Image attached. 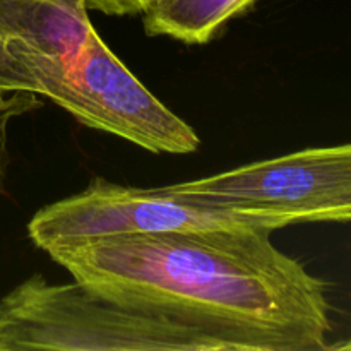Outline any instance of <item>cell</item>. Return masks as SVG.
Instances as JSON below:
<instances>
[{
	"label": "cell",
	"instance_id": "6da1fadb",
	"mask_svg": "<svg viewBox=\"0 0 351 351\" xmlns=\"http://www.w3.org/2000/svg\"><path fill=\"white\" fill-rule=\"evenodd\" d=\"M261 225L149 233L48 254L129 307L206 329L237 351L329 350L326 285Z\"/></svg>",
	"mask_w": 351,
	"mask_h": 351
},
{
	"label": "cell",
	"instance_id": "7a4b0ae2",
	"mask_svg": "<svg viewBox=\"0 0 351 351\" xmlns=\"http://www.w3.org/2000/svg\"><path fill=\"white\" fill-rule=\"evenodd\" d=\"M0 321L7 351H237L206 329L123 305L75 280L50 283L41 274L0 300Z\"/></svg>",
	"mask_w": 351,
	"mask_h": 351
},
{
	"label": "cell",
	"instance_id": "3957f363",
	"mask_svg": "<svg viewBox=\"0 0 351 351\" xmlns=\"http://www.w3.org/2000/svg\"><path fill=\"white\" fill-rule=\"evenodd\" d=\"M163 189L273 232L297 223L351 221V144L308 147Z\"/></svg>",
	"mask_w": 351,
	"mask_h": 351
},
{
	"label": "cell",
	"instance_id": "277c9868",
	"mask_svg": "<svg viewBox=\"0 0 351 351\" xmlns=\"http://www.w3.org/2000/svg\"><path fill=\"white\" fill-rule=\"evenodd\" d=\"M235 225L266 226L237 213L168 194L163 187H127L96 177L79 194L41 208L27 225V235L38 249L51 254L134 235Z\"/></svg>",
	"mask_w": 351,
	"mask_h": 351
},
{
	"label": "cell",
	"instance_id": "5b68a950",
	"mask_svg": "<svg viewBox=\"0 0 351 351\" xmlns=\"http://www.w3.org/2000/svg\"><path fill=\"white\" fill-rule=\"evenodd\" d=\"M51 101L86 127L151 153L189 154L201 146L195 130L125 67L96 29L86 38Z\"/></svg>",
	"mask_w": 351,
	"mask_h": 351
},
{
	"label": "cell",
	"instance_id": "8992f818",
	"mask_svg": "<svg viewBox=\"0 0 351 351\" xmlns=\"http://www.w3.org/2000/svg\"><path fill=\"white\" fill-rule=\"evenodd\" d=\"M93 29L86 0H0V93L53 98Z\"/></svg>",
	"mask_w": 351,
	"mask_h": 351
},
{
	"label": "cell",
	"instance_id": "52a82bcc",
	"mask_svg": "<svg viewBox=\"0 0 351 351\" xmlns=\"http://www.w3.org/2000/svg\"><path fill=\"white\" fill-rule=\"evenodd\" d=\"M257 0H158L144 12L149 36H168L185 45L215 40L235 17L249 12Z\"/></svg>",
	"mask_w": 351,
	"mask_h": 351
},
{
	"label": "cell",
	"instance_id": "ba28073f",
	"mask_svg": "<svg viewBox=\"0 0 351 351\" xmlns=\"http://www.w3.org/2000/svg\"><path fill=\"white\" fill-rule=\"evenodd\" d=\"M38 108H41V99L33 93H0V195L7 194L10 122Z\"/></svg>",
	"mask_w": 351,
	"mask_h": 351
},
{
	"label": "cell",
	"instance_id": "9c48e42d",
	"mask_svg": "<svg viewBox=\"0 0 351 351\" xmlns=\"http://www.w3.org/2000/svg\"><path fill=\"white\" fill-rule=\"evenodd\" d=\"M158 0H86L88 9L108 14V16H130L144 14Z\"/></svg>",
	"mask_w": 351,
	"mask_h": 351
},
{
	"label": "cell",
	"instance_id": "30bf717a",
	"mask_svg": "<svg viewBox=\"0 0 351 351\" xmlns=\"http://www.w3.org/2000/svg\"><path fill=\"white\" fill-rule=\"evenodd\" d=\"M329 350H350L351 351V336H350L348 341L339 343V345H335V346H329Z\"/></svg>",
	"mask_w": 351,
	"mask_h": 351
},
{
	"label": "cell",
	"instance_id": "8fae6325",
	"mask_svg": "<svg viewBox=\"0 0 351 351\" xmlns=\"http://www.w3.org/2000/svg\"><path fill=\"white\" fill-rule=\"evenodd\" d=\"M0 351H7L5 338H3V329H2V321H0Z\"/></svg>",
	"mask_w": 351,
	"mask_h": 351
}]
</instances>
